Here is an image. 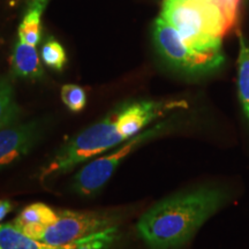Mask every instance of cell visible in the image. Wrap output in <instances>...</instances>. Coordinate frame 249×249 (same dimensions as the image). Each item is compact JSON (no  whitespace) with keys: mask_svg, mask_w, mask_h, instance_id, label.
<instances>
[{"mask_svg":"<svg viewBox=\"0 0 249 249\" xmlns=\"http://www.w3.org/2000/svg\"><path fill=\"white\" fill-rule=\"evenodd\" d=\"M0 249H68L67 246H51L30 238L13 224L0 225Z\"/></svg>","mask_w":249,"mask_h":249,"instance_id":"12","label":"cell"},{"mask_svg":"<svg viewBox=\"0 0 249 249\" xmlns=\"http://www.w3.org/2000/svg\"><path fill=\"white\" fill-rule=\"evenodd\" d=\"M61 101L68 110L77 113L87 105V92L77 85H65L60 91Z\"/></svg>","mask_w":249,"mask_h":249,"instance_id":"17","label":"cell"},{"mask_svg":"<svg viewBox=\"0 0 249 249\" xmlns=\"http://www.w3.org/2000/svg\"><path fill=\"white\" fill-rule=\"evenodd\" d=\"M160 17L204 53L222 54L223 37L234 27L219 6L205 0H164Z\"/></svg>","mask_w":249,"mask_h":249,"instance_id":"2","label":"cell"},{"mask_svg":"<svg viewBox=\"0 0 249 249\" xmlns=\"http://www.w3.org/2000/svg\"><path fill=\"white\" fill-rule=\"evenodd\" d=\"M154 42L161 57L171 66L185 73H208L220 67L224 62V53L213 54L197 51L161 17L155 21Z\"/></svg>","mask_w":249,"mask_h":249,"instance_id":"4","label":"cell"},{"mask_svg":"<svg viewBox=\"0 0 249 249\" xmlns=\"http://www.w3.org/2000/svg\"><path fill=\"white\" fill-rule=\"evenodd\" d=\"M40 59L44 62V65L51 70L60 71L66 66L67 54L64 46L57 39L51 37V38L45 40L42 49H40Z\"/></svg>","mask_w":249,"mask_h":249,"instance_id":"15","label":"cell"},{"mask_svg":"<svg viewBox=\"0 0 249 249\" xmlns=\"http://www.w3.org/2000/svg\"><path fill=\"white\" fill-rule=\"evenodd\" d=\"M205 1L213 2V4L219 6L224 11V13L227 15L229 20L235 26L236 20H238L240 0H205Z\"/></svg>","mask_w":249,"mask_h":249,"instance_id":"18","label":"cell"},{"mask_svg":"<svg viewBox=\"0 0 249 249\" xmlns=\"http://www.w3.org/2000/svg\"><path fill=\"white\" fill-rule=\"evenodd\" d=\"M117 234V225L107 227L103 231L92 233V234L73 242L74 249H105L116 240Z\"/></svg>","mask_w":249,"mask_h":249,"instance_id":"16","label":"cell"},{"mask_svg":"<svg viewBox=\"0 0 249 249\" xmlns=\"http://www.w3.org/2000/svg\"><path fill=\"white\" fill-rule=\"evenodd\" d=\"M219 188L202 187L165 198L140 218L136 229L150 249H178L225 204Z\"/></svg>","mask_w":249,"mask_h":249,"instance_id":"1","label":"cell"},{"mask_svg":"<svg viewBox=\"0 0 249 249\" xmlns=\"http://www.w3.org/2000/svg\"><path fill=\"white\" fill-rule=\"evenodd\" d=\"M118 110L112 112L88 128L76 134L54 155L50 163L40 171V180L55 178L71 171L83 161L91 160L110 149L127 141L117 126Z\"/></svg>","mask_w":249,"mask_h":249,"instance_id":"3","label":"cell"},{"mask_svg":"<svg viewBox=\"0 0 249 249\" xmlns=\"http://www.w3.org/2000/svg\"><path fill=\"white\" fill-rule=\"evenodd\" d=\"M12 71L15 76L27 80H38L43 76L42 65L36 46L18 40L12 53Z\"/></svg>","mask_w":249,"mask_h":249,"instance_id":"10","label":"cell"},{"mask_svg":"<svg viewBox=\"0 0 249 249\" xmlns=\"http://www.w3.org/2000/svg\"><path fill=\"white\" fill-rule=\"evenodd\" d=\"M13 203L8 200H0V222L4 220V218L13 210Z\"/></svg>","mask_w":249,"mask_h":249,"instance_id":"19","label":"cell"},{"mask_svg":"<svg viewBox=\"0 0 249 249\" xmlns=\"http://www.w3.org/2000/svg\"><path fill=\"white\" fill-rule=\"evenodd\" d=\"M163 129L164 124H158L154 128L144 130L143 133H140L134 138L121 143L114 151L89 161L74 176L73 185H71L74 191L87 197L97 194L110 180L121 161L128 157L130 152L135 150L141 143L154 138Z\"/></svg>","mask_w":249,"mask_h":249,"instance_id":"5","label":"cell"},{"mask_svg":"<svg viewBox=\"0 0 249 249\" xmlns=\"http://www.w3.org/2000/svg\"><path fill=\"white\" fill-rule=\"evenodd\" d=\"M48 0H31L29 8L18 27V39L27 44L36 46L42 37L40 18Z\"/></svg>","mask_w":249,"mask_h":249,"instance_id":"11","label":"cell"},{"mask_svg":"<svg viewBox=\"0 0 249 249\" xmlns=\"http://www.w3.org/2000/svg\"><path fill=\"white\" fill-rule=\"evenodd\" d=\"M58 219V213L44 203H33L18 213L13 225L30 238L40 240L49 226Z\"/></svg>","mask_w":249,"mask_h":249,"instance_id":"9","label":"cell"},{"mask_svg":"<svg viewBox=\"0 0 249 249\" xmlns=\"http://www.w3.org/2000/svg\"><path fill=\"white\" fill-rule=\"evenodd\" d=\"M183 102L140 101L118 108L117 126L121 135L128 140L142 132L144 127L173 108L183 107Z\"/></svg>","mask_w":249,"mask_h":249,"instance_id":"7","label":"cell"},{"mask_svg":"<svg viewBox=\"0 0 249 249\" xmlns=\"http://www.w3.org/2000/svg\"><path fill=\"white\" fill-rule=\"evenodd\" d=\"M44 124L31 120L0 130V169L26 156L42 138Z\"/></svg>","mask_w":249,"mask_h":249,"instance_id":"8","label":"cell"},{"mask_svg":"<svg viewBox=\"0 0 249 249\" xmlns=\"http://www.w3.org/2000/svg\"><path fill=\"white\" fill-rule=\"evenodd\" d=\"M238 58V93L242 110L249 123V43L239 34Z\"/></svg>","mask_w":249,"mask_h":249,"instance_id":"13","label":"cell"},{"mask_svg":"<svg viewBox=\"0 0 249 249\" xmlns=\"http://www.w3.org/2000/svg\"><path fill=\"white\" fill-rule=\"evenodd\" d=\"M118 216L104 211H73L58 213V219L46 229L39 241L51 246H66L92 233L117 225Z\"/></svg>","mask_w":249,"mask_h":249,"instance_id":"6","label":"cell"},{"mask_svg":"<svg viewBox=\"0 0 249 249\" xmlns=\"http://www.w3.org/2000/svg\"><path fill=\"white\" fill-rule=\"evenodd\" d=\"M20 117V108L15 102L12 83L5 77H0V130L17 124Z\"/></svg>","mask_w":249,"mask_h":249,"instance_id":"14","label":"cell"}]
</instances>
